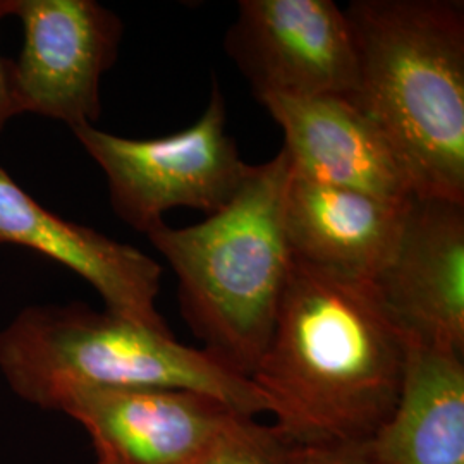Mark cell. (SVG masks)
<instances>
[{
  "mask_svg": "<svg viewBox=\"0 0 464 464\" xmlns=\"http://www.w3.org/2000/svg\"><path fill=\"white\" fill-rule=\"evenodd\" d=\"M406 339L373 282L293 258L249 381L293 448L366 444L398 404Z\"/></svg>",
  "mask_w": 464,
  "mask_h": 464,
  "instance_id": "1",
  "label": "cell"
},
{
  "mask_svg": "<svg viewBox=\"0 0 464 464\" xmlns=\"http://www.w3.org/2000/svg\"><path fill=\"white\" fill-rule=\"evenodd\" d=\"M353 102L396 151L416 197L464 203V4L354 0Z\"/></svg>",
  "mask_w": 464,
  "mask_h": 464,
  "instance_id": "2",
  "label": "cell"
},
{
  "mask_svg": "<svg viewBox=\"0 0 464 464\" xmlns=\"http://www.w3.org/2000/svg\"><path fill=\"white\" fill-rule=\"evenodd\" d=\"M287 153L251 166L234 198L203 222L147 232L178 277L188 327L203 351L251 377L266 351L293 266L284 224Z\"/></svg>",
  "mask_w": 464,
  "mask_h": 464,
  "instance_id": "3",
  "label": "cell"
},
{
  "mask_svg": "<svg viewBox=\"0 0 464 464\" xmlns=\"http://www.w3.org/2000/svg\"><path fill=\"white\" fill-rule=\"evenodd\" d=\"M0 373L45 411H61L83 389L166 387L214 396L249 418L266 413L255 383L207 351L83 303L21 310L0 331Z\"/></svg>",
  "mask_w": 464,
  "mask_h": 464,
  "instance_id": "4",
  "label": "cell"
},
{
  "mask_svg": "<svg viewBox=\"0 0 464 464\" xmlns=\"http://www.w3.org/2000/svg\"><path fill=\"white\" fill-rule=\"evenodd\" d=\"M71 131L103 170L116 216L143 234L178 207L216 214L251 169L227 133L226 100L217 83L198 121L164 138L133 140L97 126Z\"/></svg>",
  "mask_w": 464,
  "mask_h": 464,
  "instance_id": "5",
  "label": "cell"
},
{
  "mask_svg": "<svg viewBox=\"0 0 464 464\" xmlns=\"http://www.w3.org/2000/svg\"><path fill=\"white\" fill-rule=\"evenodd\" d=\"M24 42L11 61L19 114L61 121L71 130L95 126L100 86L116 64L124 23L95 0H16Z\"/></svg>",
  "mask_w": 464,
  "mask_h": 464,
  "instance_id": "6",
  "label": "cell"
},
{
  "mask_svg": "<svg viewBox=\"0 0 464 464\" xmlns=\"http://www.w3.org/2000/svg\"><path fill=\"white\" fill-rule=\"evenodd\" d=\"M224 45L258 100L356 92L354 36L332 0H241Z\"/></svg>",
  "mask_w": 464,
  "mask_h": 464,
  "instance_id": "7",
  "label": "cell"
},
{
  "mask_svg": "<svg viewBox=\"0 0 464 464\" xmlns=\"http://www.w3.org/2000/svg\"><path fill=\"white\" fill-rule=\"evenodd\" d=\"M61 413L83 427L97 464H188L249 416L220 399L166 387L83 389Z\"/></svg>",
  "mask_w": 464,
  "mask_h": 464,
  "instance_id": "8",
  "label": "cell"
},
{
  "mask_svg": "<svg viewBox=\"0 0 464 464\" xmlns=\"http://www.w3.org/2000/svg\"><path fill=\"white\" fill-rule=\"evenodd\" d=\"M373 285L404 339L464 354V203L411 199Z\"/></svg>",
  "mask_w": 464,
  "mask_h": 464,
  "instance_id": "9",
  "label": "cell"
},
{
  "mask_svg": "<svg viewBox=\"0 0 464 464\" xmlns=\"http://www.w3.org/2000/svg\"><path fill=\"white\" fill-rule=\"evenodd\" d=\"M0 245L30 248L88 282L105 310L155 331L170 332L159 314L162 266L131 245L71 222L42 207L0 166Z\"/></svg>",
  "mask_w": 464,
  "mask_h": 464,
  "instance_id": "10",
  "label": "cell"
},
{
  "mask_svg": "<svg viewBox=\"0 0 464 464\" xmlns=\"http://www.w3.org/2000/svg\"><path fill=\"white\" fill-rule=\"evenodd\" d=\"M284 131L295 174L316 183L408 203L415 189L381 130L346 97H266Z\"/></svg>",
  "mask_w": 464,
  "mask_h": 464,
  "instance_id": "11",
  "label": "cell"
},
{
  "mask_svg": "<svg viewBox=\"0 0 464 464\" xmlns=\"http://www.w3.org/2000/svg\"><path fill=\"white\" fill-rule=\"evenodd\" d=\"M410 201L316 183L291 169L284 224L293 258L373 282L398 248Z\"/></svg>",
  "mask_w": 464,
  "mask_h": 464,
  "instance_id": "12",
  "label": "cell"
},
{
  "mask_svg": "<svg viewBox=\"0 0 464 464\" xmlns=\"http://www.w3.org/2000/svg\"><path fill=\"white\" fill-rule=\"evenodd\" d=\"M463 358L406 339L398 404L368 442L372 464H464Z\"/></svg>",
  "mask_w": 464,
  "mask_h": 464,
  "instance_id": "13",
  "label": "cell"
},
{
  "mask_svg": "<svg viewBox=\"0 0 464 464\" xmlns=\"http://www.w3.org/2000/svg\"><path fill=\"white\" fill-rule=\"evenodd\" d=\"M293 446L272 423L241 418L188 464H285Z\"/></svg>",
  "mask_w": 464,
  "mask_h": 464,
  "instance_id": "14",
  "label": "cell"
},
{
  "mask_svg": "<svg viewBox=\"0 0 464 464\" xmlns=\"http://www.w3.org/2000/svg\"><path fill=\"white\" fill-rule=\"evenodd\" d=\"M285 464H372L370 446H322L293 448Z\"/></svg>",
  "mask_w": 464,
  "mask_h": 464,
  "instance_id": "15",
  "label": "cell"
},
{
  "mask_svg": "<svg viewBox=\"0 0 464 464\" xmlns=\"http://www.w3.org/2000/svg\"><path fill=\"white\" fill-rule=\"evenodd\" d=\"M14 7L16 0H0V23L5 17L14 16ZM16 116L11 92V59H5L0 53V131L9 119Z\"/></svg>",
  "mask_w": 464,
  "mask_h": 464,
  "instance_id": "16",
  "label": "cell"
}]
</instances>
